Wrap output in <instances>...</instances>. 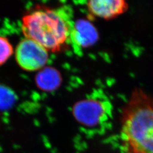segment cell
<instances>
[{
  "mask_svg": "<svg viewBox=\"0 0 153 153\" xmlns=\"http://www.w3.org/2000/svg\"><path fill=\"white\" fill-rule=\"evenodd\" d=\"M98 33L93 25L86 20L79 19L73 23L71 42L75 50L80 51L93 45L97 40Z\"/></svg>",
  "mask_w": 153,
  "mask_h": 153,
  "instance_id": "cell-6",
  "label": "cell"
},
{
  "mask_svg": "<svg viewBox=\"0 0 153 153\" xmlns=\"http://www.w3.org/2000/svg\"><path fill=\"white\" fill-rule=\"evenodd\" d=\"M120 131L123 153H153V98L136 89L123 110Z\"/></svg>",
  "mask_w": 153,
  "mask_h": 153,
  "instance_id": "cell-1",
  "label": "cell"
},
{
  "mask_svg": "<svg viewBox=\"0 0 153 153\" xmlns=\"http://www.w3.org/2000/svg\"><path fill=\"white\" fill-rule=\"evenodd\" d=\"M61 76L60 73L53 68L42 69L36 75V83L40 89L45 91L55 90L60 85Z\"/></svg>",
  "mask_w": 153,
  "mask_h": 153,
  "instance_id": "cell-7",
  "label": "cell"
},
{
  "mask_svg": "<svg viewBox=\"0 0 153 153\" xmlns=\"http://www.w3.org/2000/svg\"><path fill=\"white\" fill-rule=\"evenodd\" d=\"M48 51L30 39H23L16 50L18 64L27 71H36L43 68L48 60Z\"/></svg>",
  "mask_w": 153,
  "mask_h": 153,
  "instance_id": "cell-4",
  "label": "cell"
},
{
  "mask_svg": "<svg viewBox=\"0 0 153 153\" xmlns=\"http://www.w3.org/2000/svg\"><path fill=\"white\" fill-rule=\"evenodd\" d=\"M16 100V95L10 88L0 86V109L11 108Z\"/></svg>",
  "mask_w": 153,
  "mask_h": 153,
  "instance_id": "cell-8",
  "label": "cell"
},
{
  "mask_svg": "<svg viewBox=\"0 0 153 153\" xmlns=\"http://www.w3.org/2000/svg\"><path fill=\"white\" fill-rule=\"evenodd\" d=\"M87 7L94 16L110 20L124 14L128 4L124 0H91L88 1Z\"/></svg>",
  "mask_w": 153,
  "mask_h": 153,
  "instance_id": "cell-5",
  "label": "cell"
},
{
  "mask_svg": "<svg viewBox=\"0 0 153 153\" xmlns=\"http://www.w3.org/2000/svg\"><path fill=\"white\" fill-rule=\"evenodd\" d=\"M73 114L81 126L94 128L108 120L111 106L107 100L90 97L77 102L73 108Z\"/></svg>",
  "mask_w": 153,
  "mask_h": 153,
  "instance_id": "cell-3",
  "label": "cell"
},
{
  "mask_svg": "<svg viewBox=\"0 0 153 153\" xmlns=\"http://www.w3.org/2000/svg\"><path fill=\"white\" fill-rule=\"evenodd\" d=\"M64 9H38L22 18L26 38L40 44L48 51L57 52L71 42L73 22Z\"/></svg>",
  "mask_w": 153,
  "mask_h": 153,
  "instance_id": "cell-2",
  "label": "cell"
},
{
  "mask_svg": "<svg viewBox=\"0 0 153 153\" xmlns=\"http://www.w3.org/2000/svg\"><path fill=\"white\" fill-rule=\"evenodd\" d=\"M13 53V48L7 39L0 36V66L5 64Z\"/></svg>",
  "mask_w": 153,
  "mask_h": 153,
  "instance_id": "cell-9",
  "label": "cell"
}]
</instances>
